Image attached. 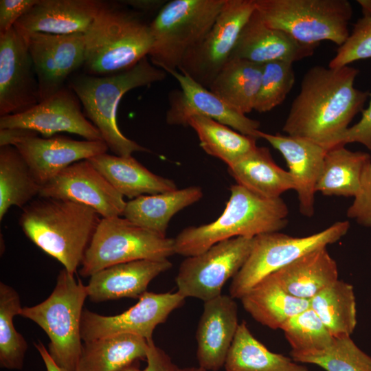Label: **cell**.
<instances>
[{
    "mask_svg": "<svg viewBox=\"0 0 371 371\" xmlns=\"http://www.w3.org/2000/svg\"><path fill=\"white\" fill-rule=\"evenodd\" d=\"M359 70L315 66L304 74L282 131L327 150L337 146L355 116L363 111L368 91L355 88Z\"/></svg>",
    "mask_w": 371,
    "mask_h": 371,
    "instance_id": "1",
    "label": "cell"
},
{
    "mask_svg": "<svg viewBox=\"0 0 371 371\" xmlns=\"http://www.w3.org/2000/svg\"><path fill=\"white\" fill-rule=\"evenodd\" d=\"M100 216L86 205L38 196L23 208L19 223L33 243L74 274L101 220Z\"/></svg>",
    "mask_w": 371,
    "mask_h": 371,
    "instance_id": "2",
    "label": "cell"
},
{
    "mask_svg": "<svg viewBox=\"0 0 371 371\" xmlns=\"http://www.w3.org/2000/svg\"><path fill=\"white\" fill-rule=\"evenodd\" d=\"M150 23L121 1H103L83 34L85 73L95 76L115 74L147 57L153 44Z\"/></svg>",
    "mask_w": 371,
    "mask_h": 371,
    "instance_id": "3",
    "label": "cell"
},
{
    "mask_svg": "<svg viewBox=\"0 0 371 371\" xmlns=\"http://www.w3.org/2000/svg\"><path fill=\"white\" fill-rule=\"evenodd\" d=\"M289 210L281 197L267 199L238 185L230 187V196L215 221L183 229L175 238V254L189 257L229 238L280 232L288 223Z\"/></svg>",
    "mask_w": 371,
    "mask_h": 371,
    "instance_id": "4",
    "label": "cell"
},
{
    "mask_svg": "<svg viewBox=\"0 0 371 371\" xmlns=\"http://www.w3.org/2000/svg\"><path fill=\"white\" fill-rule=\"evenodd\" d=\"M167 73L152 64L147 57L132 68L110 76H74L69 88L80 100L85 115L96 127L115 155L131 156L135 152L150 150L126 137L117 122V111L128 91L164 80Z\"/></svg>",
    "mask_w": 371,
    "mask_h": 371,
    "instance_id": "5",
    "label": "cell"
},
{
    "mask_svg": "<svg viewBox=\"0 0 371 371\" xmlns=\"http://www.w3.org/2000/svg\"><path fill=\"white\" fill-rule=\"evenodd\" d=\"M87 297V286L63 269L49 297L35 306L22 307L19 314L45 331L49 355L67 371H75L81 354L80 321Z\"/></svg>",
    "mask_w": 371,
    "mask_h": 371,
    "instance_id": "6",
    "label": "cell"
},
{
    "mask_svg": "<svg viewBox=\"0 0 371 371\" xmlns=\"http://www.w3.org/2000/svg\"><path fill=\"white\" fill-rule=\"evenodd\" d=\"M225 0H172L150 22L153 44L148 57L167 74L178 70L186 53L212 27Z\"/></svg>",
    "mask_w": 371,
    "mask_h": 371,
    "instance_id": "7",
    "label": "cell"
},
{
    "mask_svg": "<svg viewBox=\"0 0 371 371\" xmlns=\"http://www.w3.org/2000/svg\"><path fill=\"white\" fill-rule=\"evenodd\" d=\"M256 9L270 27L297 41L317 45L330 41L341 45L348 38L352 16L347 0H255Z\"/></svg>",
    "mask_w": 371,
    "mask_h": 371,
    "instance_id": "8",
    "label": "cell"
},
{
    "mask_svg": "<svg viewBox=\"0 0 371 371\" xmlns=\"http://www.w3.org/2000/svg\"><path fill=\"white\" fill-rule=\"evenodd\" d=\"M173 254L174 238L137 225L124 217L102 218L85 252L80 274L90 277L117 264L168 259Z\"/></svg>",
    "mask_w": 371,
    "mask_h": 371,
    "instance_id": "9",
    "label": "cell"
},
{
    "mask_svg": "<svg viewBox=\"0 0 371 371\" xmlns=\"http://www.w3.org/2000/svg\"><path fill=\"white\" fill-rule=\"evenodd\" d=\"M349 227V221H344L303 237H294L280 232L255 236L247 259L232 278L229 295L240 299L267 276L313 250L337 242L347 234Z\"/></svg>",
    "mask_w": 371,
    "mask_h": 371,
    "instance_id": "10",
    "label": "cell"
},
{
    "mask_svg": "<svg viewBox=\"0 0 371 371\" xmlns=\"http://www.w3.org/2000/svg\"><path fill=\"white\" fill-rule=\"evenodd\" d=\"M254 238L238 236L224 240L201 254L186 257L175 278L177 292L185 298L204 302L221 295L224 284L247 259Z\"/></svg>",
    "mask_w": 371,
    "mask_h": 371,
    "instance_id": "11",
    "label": "cell"
},
{
    "mask_svg": "<svg viewBox=\"0 0 371 371\" xmlns=\"http://www.w3.org/2000/svg\"><path fill=\"white\" fill-rule=\"evenodd\" d=\"M255 9V0H225L210 31L186 53L178 71L209 89L229 60L241 30Z\"/></svg>",
    "mask_w": 371,
    "mask_h": 371,
    "instance_id": "12",
    "label": "cell"
},
{
    "mask_svg": "<svg viewBox=\"0 0 371 371\" xmlns=\"http://www.w3.org/2000/svg\"><path fill=\"white\" fill-rule=\"evenodd\" d=\"M185 297L175 293L145 292L136 304L126 311L105 316L85 309L80 321V334L84 341L105 337L131 334L147 341L153 339L155 328L164 323L169 315L179 308Z\"/></svg>",
    "mask_w": 371,
    "mask_h": 371,
    "instance_id": "13",
    "label": "cell"
},
{
    "mask_svg": "<svg viewBox=\"0 0 371 371\" xmlns=\"http://www.w3.org/2000/svg\"><path fill=\"white\" fill-rule=\"evenodd\" d=\"M41 101L25 38L14 27L0 34V116L22 113Z\"/></svg>",
    "mask_w": 371,
    "mask_h": 371,
    "instance_id": "14",
    "label": "cell"
},
{
    "mask_svg": "<svg viewBox=\"0 0 371 371\" xmlns=\"http://www.w3.org/2000/svg\"><path fill=\"white\" fill-rule=\"evenodd\" d=\"M169 74L178 82L180 89L173 90L169 94V107L166 114L168 125L188 126L191 117L203 116L243 135L259 138L258 121L238 112L209 89L178 70Z\"/></svg>",
    "mask_w": 371,
    "mask_h": 371,
    "instance_id": "15",
    "label": "cell"
},
{
    "mask_svg": "<svg viewBox=\"0 0 371 371\" xmlns=\"http://www.w3.org/2000/svg\"><path fill=\"white\" fill-rule=\"evenodd\" d=\"M40 197L70 200L91 207L102 218L122 216L124 196L88 160L76 161L41 186Z\"/></svg>",
    "mask_w": 371,
    "mask_h": 371,
    "instance_id": "16",
    "label": "cell"
},
{
    "mask_svg": "<svg viewBox=\"0 0 371 371\" xmlns=\"http://www.w3.org/2000/svg\"><path fill=\"white\" fill-rule=\"evenodd\" d=\"M23 37L38 78L41 101L65 88L69 76L83 67L85 39L82 33L36 32Z\"/></svg>",
    "mask_w": 371,
    "mask_h": 371,
    "instance_id": "17",
    "label": "cell"
},
{
    "mask_svg": "<svg viewBox=\"0 0 371 371\" xmlns=\"http://www.w3.org/2000/svg\"><path fill=\"white\" fill-rule=\"evenodd\" d=\"M80 102L74 92L65 87L22 113L0 117V128L27 129L46 137L67 132L87 140H102L99 131L85 115Z\"/></svg>",
    "mask_w": 371,
    "mask_h": 371,
    "instance_id": "18",
    "label": "cell"
},
{
    "mask_svg": "<svg viewBox=\"0 0 371 371\" xmlns=\"http://www.w3.org/2000/svg\"><path fill=\"white\" fill-rule=\"evenodd\" d=\"M27 130L12 144L27 163L42 186L69 165L105 153L109 149L102 140L79 141L64 136L39 137Z\"/></svg>",
    "mask_w": 371,
    "mask_h": 371,
    "instance_id": "19",
    "label": "cell"
},
{
    "mask_svg": "<svg viewBox=\"0 0 371 371\" xmlns=\"http://www.w3.org/2000/svg\"><path fill=\"white\" fill-rule=\"evenodd\" d=\"M238 325V306L229 295L204 302L196 332L199 367L218 371L224 366Z\"/></svg>",
    "mask_w": 371,
    "mask_h": 371,
    "instance_id": "20",
    "label": "cell"
},
{
    "mask_svg": "<svg viewBox=\"0 0 371 371\" xmlns=\"http://www.w3.org/2000/svg\"><path fill=\"white\" fill-rule=\"evenodd\" d=\"M317 46L302 43L287 33L269 27L255 9L243 27L230 58L260 65L273 61L293 63L312 56Z\"/></svg>",
    "mask_w": 371,
    "mask_h": 371,
    "instance_id": "21",
    "label": "cell"
},
{
    "mask_svg": "<svg viewBox=\"0 0 371 371\" xmlns=\"http://www.w3.org/2000/svg\"><path fill=\"white\" fill-rule=\"evenodd\" d=\"M284 158L295 185L300 212L305 216L314 214L315 186L327 149L311 140L288 135L258 133Z\"/></svg>",
    "mask_w": 371,
    "mask_h": 371,
    "instance_id": "22",
    "label": "cell"
},
{
    "mask_svg": "<svg viewBox=\"0 0 371 371\" xmlns=\"http://www.w3.org/2000/svg\"><path fill=\"white\" fill-rule=\"evenodd\" d=\"M102 3L99 0H38L14 27L22 36L36 32L84 34Z\"/></svg>",
    "mask_w": 371,
    "mask_h": 371,
    "instance_id": "23",
    "label": "cell"
},
{
    "mask_svg": "<svg viewBox=\"0 0 371 371\" xmlns=\"http://www.w3.org/2000/svg\"><path fill=\"white\" fill-rule=\"evenodd\" d=\"M172 266L168 259L139 260L106 267L90 276L89 299L102 302L121 298H139L149 283Z\"/></svg>",
    "mask_w": 371,
    "mask_h": 371,
    "instance_id": "24",
    "label": "cell"
},
{
    "mask_svg": "<svg viewBox=\"0 0 371 371\" xmlns=\"http://www.w3.org/2000/svg\"><path fill=\"white\" fill-rule=\"evenodd\" d=\"M88 160L124 197L133 199L177 189L172 180L150 172L132 155L105 153Z\"/></svg>",
    "mask_w": 371,
    "mask_h": 371,
    "instance_id": "25",
    "label": "cell"
},
{
    "mask_svg": "<svg viewBox=\"0 0 371 371\" xmlns=\"http://www.w3.org/2000/svg\"><path fill=\"white\" fill-rule=\"evenodd\" d=\"M271 275L289 294L308 300L339 280L337 263L326 247L313 250Z\"/></svg>",
    "mask_w": 371,
    "mask_h": 371,
    "instance_id": "26",
    "label": "cell"
},
{
    "mask_svg": "<svg viewBox=\"0 0 371 371\" xmlns=\"http://www.w3.org/2000/svg\"><path fill=\"white\" fill-rule=\"evenodd\" d=\"M227 170L237 184L265 198H279L295 188L291 175L276 164L266 147L257 146Z\"/></svg>",
    "mask_w": 371,
    "mask_h": 371,
    "instance_id": "27",
    "label": "cell"
},
{
    "mask_svg": "<svg viewBox=\"0 0 371 371\" xmlns=\"http://www.w3.org/2000/svg\"><path fill=\"white\" fill-rule=\"evenodd\" d=\"M203 196L200 186L144 195L126 203L122 216L137 225L166 236L170 219Z\"/></svg>",
    "mask_w": 371,
    "mask_h": 371,
    "instance_id": "28",
    "label": "cell"
},
{
    "mask_svg": "<svg viewBox=\"0 0 371 371\" xmlns=\"http://www.w3.org/2000/svg\"><path fill=\"white\" fill-rule=\"evenodd\" d=\"M244 309L258 322L271 329H280L294 315L310 307L308 300L286 292L270 274L240 299Z\"/></svg>",
    "mask_w": 371,
    "mask_h": 371,
    "instance_id": "29",
    "label": "cell"
},
{
    "mask_svg": "<svg viewBox=\"0 0 371 371\" xmlns=\"http://www.w3.org/2000/svg\"><path fill=\"white\" fill-rule=\"evenodd\" d=\"M149 341L120 334L85 341L75 371H120L139 359H146Z\"/></svg>",
    "mask_w": 371,
    "mask_h": 371,
    "instance_id": "30",
    "label": "cell"
},
{
    "mask_svg": "<svg viewBox=\"0 0 371 371\" xmlns=\"http://www.w3.org/2000/svg\"><path fill=\"white\" fill-rule=\"evenodd\" d=\"M263 65L231 58L214 79L209 89L242 114L254 109Z\"/></svg>",
    "mask_w": 371,
    "mask_h": 371,
    "instance_id": "31",
    "label": "cell"
},
{
    "mask_svg": "<svg viewBox=\"0 0 371 371\" xmlns=\"http://www.w3.org/2000/svg\"><path fill=\"white\" fill-rule=\"evenodd\" d=\"M371 162L369 153L352 151L344 146L328 149L315 186L325 196L355 197L359 192L365 167Z\"/></svg>",
    "mask_w": 371,
    "mask_h": 371,
    "instance_id": "32",
    "label": "cell"
},
{
    "mask_svg": "<svg viewBox=\"0 0 371 371\" xmlns=\"http://www.w3.org/2000/svg\"><path fill=\"white\" fill-rule=\"evenodd\" d=\"M224 367L226 371H308L292 358L267 349L245 322L238 326Z\"/></svg>",
    "mask_w": 371,
    "mask_h": 371,
    "instance_id": "33",
    "label": "cell"
},
{
    "mask_svg": "<svg viewBox=\"0 0 371 371\" xmlns=\"http://www.w3.org/2000/svg\"><path fill=\"white\" fill-rule=\"evenodd\" d=\"M41 188L17 148L0 146V220L12 206L24 207L39 196Z\"/></svg>",
    "mask_w": 371,
    "mask_h": 371,
    "instance_id": "34",
    "label": "cell"
},
{
    "mask_svg": "<svg viewBox=\"0 0 371 371\" xmlns=\"http://www.w3.org/2000/svg\"><path fill=\"white\" fill-rule=\"evenodd\" d=\"M316 313L332 335H351L357 323L353 286L337 280L309 300Z\"/></svg>",
    "mask_w": 371,
    "mask_h": 371,
    "instance_id": "35",
    "label": "cell"
},
{
    "mask_svg": "<svg viewBox=\"0 0 371 371\" xmlns=\"http://www.w3.org/2000/svg\"><path fill=\"white\" fill-rule=\"evenodd\" d=\"M196 133L200 146L208 155L232 165L254 149L257 139L243 135L213 119L194 116L188 123Z\"/></svg>",
    "mask_w": 371,
    "mask_h": 371,
    "instance_id": "36",
    "label": "cell"
},
{
    "mask_svg": "<svg viewBox=\"0 0 371 371\" xmlns=\"http://www.w3.org/2000/svg\"><path fill=\"white\" fill-rule=\"evenodd\" d=\"M22 306L16 291L0 282V366L8 370H21L27 344L16 330L14 317L19 315Z\"/></svg>",
    "mask_w": 371,
    "mask_h": 371,
    "instance_id": "37",
    "label": "cell"
},
{
    "mask_svg": "<svg viewBox=\"0 0 371 371\" xmlns=\"http://www.w3.org/2000/svg\"><path fill=\"white\" fill-rule=\"evenodd\" d=\"M350 336L335 337L330 346L320 351H291L290 355L297 363L315 364L326 371H371V357Z\"/></svg>",
    "mask_w": 371,
    "mask_h": 371,
    "instance_id": "38",
    "label": "cell"
},
{
    "mask_svg": "<svg viewBox=\"0 0 371 371\" xmlns=\"http://www.w3.org/2000/svg\"><path fill=\"white\" fill-rule=\"evenodd\" d=\"M280 329L295 352L320 351L330 346L335 339L310 307L289 319Z\"/></svg>",
    "mask_w": 371,
    "mask_h": 371,
    "instance_id": "39",
    "label": "cell"
},
{
    "mask_svg": "<svg viewBox=\"0 0 371 371\" xmlns=\"http://www.w3.org/2000/svg\"><path fill=\"white\" fill-rule=\"evenodd\" d=\"M294 82L293 63L273 61L264 64L254 110L260 113H265L282 104L292 89Z\"/></svg>",
    "mask_w": 371,
    "mask_h": 371,
    "instance_id": "40",
    "label": "cell"
},
{
    "mask_svg": "<svg viewBox=\"0 0 371 371\" xmlns=\"http://www.w3.org/2000/svg\"><path fill=\"white\" fill-rule=\"evenodd\" d=\"M371 58V16L360 18L354 24L351 34L339 46L328 67L339 68L359 60Z\"/></svg>",
    "mask_w": 371,
    "mask_h": 371,
    "instance_id": "41",
    "label": "cell"
},
{
    "mask_svg": "<svg viewBox=\"0 0 371 371\" xmlns=\"http://www.w3.org/2000/svg\"><path fill=\"white\" fill-rule=\"evenodd\" d=\"M346 214L359 225L371 227V162L363 170L359 192Z\"/></svg>",
    "mask_w": 371,
    "mask_h": 371,
    "instance_id": "42",
    "label": "cell"
},
{
    "mask_svg": "<svg viewBox=\"0 0 371 371\" xmlns=\"http://www.w3.org/2000/svg\"><path fill=\"white\" fill-rule=\"evenodd\" d=\"M369 106L361 111L360 120L348 127L340 137L337 146H345L349 143H360L371 153V93Z\"/></svg>",
    "mask_w": 371,
    "mask_h": 371,
    "instance_id": "43",
    "label": "cell"
},
{
    "mask_svg": "<svg viewBox=\"0 0 371 371\" xmlns=\"http://www.w3.org/2000/svg\"><path fill=\"white\" fill-rule=\"evenodd\" d=\"M38 0H1L0 34L14 27V24L23 16Z\"/></svg>",
    "mask_w": 371,
    "mask_h": 371,
    "instance_id": "44",
    "label": "cell"
},
{
    "mask_svg": "<svg viewBox=\"0 0 371 371\" xmlns=\"http://www.w3.org/2000/svg\"><path fill=\"white\" fill-rule=\"evenodd\" d=\"M146 360L147 366L142 370L131 364L120 371H178L179 368L162 349L155 344L153 339L149 341Z\"/></svg>",
    "mask_w": 371,
    "mask_h": 371,
    "instance_id": "45",
    "label": "cell"
},
{
    "mask_svg": "<svg viewBox=\"0 0 371 371\" xmlns=\"http://www.w3.org/2000/svg\"><path fill=\"white\" fill-rule=\"evenodd\" d=\"M121 1L141 14L153 12L157 10L159 11L166 3L164 1L157 0H128Z\"/></svg>",
    "mask_w": 371,
    "mask_h": 371,
    "instance_id": "46",
    "label": "cell"
},
{
    "mask_svg": "<svg viewBox=\"0 0 371 371\" xmlns=\"http://www.w3.org/2000/svg\"><path fill=\"white\" fill-rule=\"evenodd\" d=\"M34 346L40 355L47 371H67L60 368L52 359L48 350L41 341L34 344Z\"/></svg>",
    "mask_w": 371,
    "mask_h": 371,
    "instance_id": "47",
    "label": "cell"
},
{
    "mask_svg": "<svg viewBox=\"0 0 371 371\" xmlns=\"http://www.w3.org/2000/svg\"><path fill=\"white\" fill-rule=\"evenodd\" d=\"M178 371H207V370L199 366V367H187V368H179Z\"/></svg>",
    "mask_w": 371,
    "mask_h": 371,
    "instance_id": "48",
    "label": "cell"
}]
</instances>
